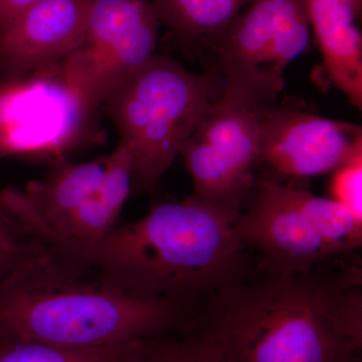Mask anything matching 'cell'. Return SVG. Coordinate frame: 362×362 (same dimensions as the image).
Listing matches in <instances>:
<instances>
[{"label": "cell", "mask_w": 362, "mask_h": 362, "mask_svg": "<svg viewBox=\"0 0 362 362\" xmlns=\"http://www.w3.org/2000/svg\"><path fill=\"white\" fill-rule=\"evenodd\" d=\"M286 192L322 242L330 258L351 255L362 245V221L330 197L286 185Z\"/></svg>", "instance_id": "9a60e30c"}, {"label": "cell", "mask_w": 362, "mask_h": 362, "mask_svg": "<svg viewBox=\"0 0 362 362\" xmlns=\"http://www.w3.org/2000/svg\"><path fill=\"white\" fill-rule=\"evenodd\" d=\"M250 197L251 204L240 216L238 232L247 249L258 252L259 272L306 274L330 259L285 185L261 176Z\"/></svg>", "instance_id": "30bf717a"}, {"label": "cell", "mask_w": 362, "mask_h": 362, "mask_svg": "<svg viewBox=\"0 0 362 362\" xmlns=\"http://www.w3.org/2000/svg\"><path fill=\"white\" fill-rule=\"evenodd\" d=\"M100 109L66 59L25 73L0 74V161L52 163L99 143Z\"/></svg>", "instance_id": "5b68a950"}, {"label": "cell", "mask_w": 362, "mask_h": 362, "mask_svg": "<svg viewBox=\"0 0 362 362\" xmlns=\"http://www.w3.org/2000/svg\"><path fill=\"white\" fill-rule=\"evenodd\" d=\"M257 116L258 168L270 170L269 180L330 175L362 144L361 126L326 118L296 102L264 105Z\"/></svg>", "instance_id": "9c48e42d"}, {"label": "cell", "mask_w": 362, "mask_h": 362, "mask_svg": "<svg viewBox=\"0 0 362 362\" xmlns=\"http://www.w3.org/2000/svg\"><path fill=\"white\" fill-rule=\"evenodd\" d=\"M90 0H37L0 28V74L54 65L84 42Z\"/></svg>", "instance_id": "8fae6325"}, {"label": "cell", "mask_w": 362, "mask_h": 362, "mask_svg": "<svg viewBox=\"0 0 362 362\" xmlns=\"http://www.w3.org/2000/svg\"><path fill=\"white\" fill-rule=\"evenodd\" d=\"M127 362H225L216 347L199 333L143 339Z\"/></svg>", "instance_id": "e0dca14e"}, {"label": "cell", "mask_w": 362, "mask_h": 362, "mask_svg": "<svg viewBox=\"0 0 362 362\" xmlns=\"http://www.w3.org/2000/svg\"><path fill=\"white\" fill-rule=\"evenodd\" d=\"M354 362H362L361 352L356 357Z\"/></svg>", "instance_id": "7402d4cb"}, {"label": "cell", "mask_w": 362, "mask_h": 362, "mask_svg": "<svg viewBox=\"0 0 362 362\" xmlns=\"http://www.w3.org/2000/svg\"><path fill=\"white\" fill-rule=\"evenodd\" d=\"M133 194V165L129 150L119 141L113 152L105 157V171L96 197L105 206L120 214Z\"/></svg>", "instance_id": "ac0fdd59"}, {"label": "cell", "mask_w": 362, "mask_h": 362, "mask_svg": "<svg viewBox=\"0 0 362 362\" xmlns=\"http://www.w3.org/2000/svg\"><path fill=\"white\" fill-rule=\"evenodd\" d=\"M194 197L235 214L252 194L259 165L257 109L221 95L180 152Z\"/></svg>", "instance_id": "52a82bcc"}, {"label": "cell", "mask_w": 362, "mask_h": 362, "mask_svg": "<svg viewBox=\"0 0 362 362\" xmlns=\"http://www.w3.org/2000/svg\"><path fill=\"white\" fill-rule=\"evenodd\" d=\"M7 213L68 268L144 299L199 307L226 286L251 274L247 247L238 232L240 214L199 202L154 204L140 220L95 239L56 233L16 199Z\"/></svg>", "instance_id": "6da1fadb"}, {"label": "cell", "mask_w": 362, "mask_h": 362, "mask_svg": "<svg viewBox=\"0 0 362 362\" xmlns=\"http://www.w3.org/2000/svg\"><path fill=\"white\" fill-rule=\"evenodd\" d=\"M326 262L226 286L199 307L194 332L225 362H354L362 349L361 267L333 273Z\"/></svg>", "instance_id": "7a4b0ae2"}, {"label": "cell", "mask_w": 362, "mask_h": 362, "mask_svg": "<svg viewBox=\"0 0 362 362\" xmlns=\"http://www.w3.org/2000/svg\"><path fill=\"white\" fill-rule=\"evenodd\" d=\"M39 243L25 235L0 207V280Z\"/></svg>", "instance_id": "ffe728a7"}, {"label": "cell", "mask_w": 362, "mask_h": 362, "mask_svg": "<svg viewBox=\"0 0 362 362\" xmlns=\"http://www.w3.org/2000/svg\"><path fill=\"white\" fill-rule=\"evenodd\" d=\"M329 195L362 221V144L330 173Z\"/></svg>", "instance_id": "d6986e66"}, {"label": "cell", "mask_w": 362, "mask_h": 362, "mask_svg": "<svg viewBox=\"0 0 362 362\" xmlns=\"http://www.w3.org/2000/svg\"><path fill=\"white\" fill-rule=\"evenodd\" d=\"M37 243L0 280V337L88 349L194 330L197 307L87 280Z\"/></svg>", "instance_id": "3957f363"}, {"label": "cell", "mask_w": 362, "mask_h": 362, "mask_svg": "<svg viewBox=\"0 0 362 362\" xmlns=\"http://www.w3.org/2000/svg\"><path fill=\"white\" fill-rule=\"evenodd\" d=\"M311 30L332 85L362 109V0H306Z\"/></svg>", "instance_id": "7c38bea8"}, {"label": "cell", "mask_w": 362, "mask_h": 362, "mask_svg": "<svg viewBox=\"0 0 362 362\" xmlns=\"http://www.w3.org/2000/svg\"><path fill=\"white\" fill-rule=\"evenodd\" d=\"M161 23L185 47H202L254 0H150Z\"/></svg>", "instance_id": "5bb4252c"}, {"label": "cell", "mask_w": 362, "mask_h": 362, "mask_svg": "<svg viewBox=\"0 0 362 362\" xmlns=\"http://www.w3.org/2000/svg\"><path fill=\"white\" fill-rule=\"evenodd\" d=\"M105 171V157L93 161L52 162L44 180H33L20 192L42 223L54 225L96 194Z\"/></svg>", "instance_id": "4fadbf2b"}, {"label": "cell", "mask_w": 362, "mask_h": 362, "mask_svg": "<svg viewBox=\"0 0 362 362\" xmlns=\"http://www.w3.org/2000/svg\"><path fill=\"white\" fill-rule=\"evenodd\" d=\"M310 37L306 0H254L202 47L218 59L221 95L258 109L277 101L286 69Z\"/></svg>", "instance_id": "8992f818"}, {"label": "cell", "mask_w": 362, "mask_h": 362, "mask_svg": "<svg viewBox=\"0 0 362 362\" xmlns=\"http://www.w3.org/2000/svg\"><path fill=\"white\" fill-rule=\"evenodd\" d=\"M223 88L220 71L194 73L156 54L105 100L132 159L133 194L153 192Z\"/></svg>", "instance_id": "277c9868"}, {"label": "cell", "mask_w": 362, "mask_h": 362, "mask_svg": "<svg viewBox=\"0 0 362 362\" xmlns=\"http://www.w3.org/2000/svg\"><path fill=\"white\" fill-rule=\"evenodd\" d=\"M160 23L150 0H90L84 42L66 61L101 108L156 54Z\"/></svg>", "instance_id": "ba28073f"}, {"label": "cell", "mask_w": 362, "mask_h": 362, "mask_svg": "<svg viewBox=\"0 0 362 362\" xmlns=\"http://www.w3.org/2000/svg\"><path fill=\"white\" fill-rule=\"evenodd\" d=\"M140 340L97 349H74L0 337V362H127Z\"/></svg>", "instance_id": "2e32d148"}, {"label": "cell", "mask_w": 362, "mask_h": 362, "mask_svg": "<svg viewBox=\"0 0 362 362\" xmlns=\"http://www.w3.org/2000/svg\"><path fill=\"white\" fill-rule=\"evenodd\" d=\"M37 0H0V28L16 20Z\"/></svg>", "instance_id": "44dd1931"}]
</instances>
